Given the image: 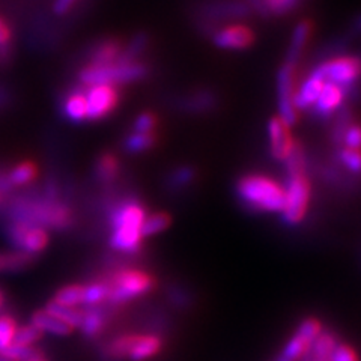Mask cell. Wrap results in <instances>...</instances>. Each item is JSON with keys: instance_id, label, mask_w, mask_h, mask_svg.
I'll use <instances>...</instances> for the list:
<instances>
[{"instance_id": "38", "label": "cell", "mask_w": 361, "mask_h": 361, "mask_svg": "<svg viewBox=\"0 0 361 361\" xmlns=\"http://www.w3.org/2000/svg\"><path fill=\"white\" fill-rule=\"evenodd\" d=\"M341 163L348 169L349 172L355 175H361V151H353L343 148L338 154Z\"/></svg>"}, {"instance_id": "27", "label": "cell", "mask_w": 361, "mask_h": 361, "mask_svg": "<svg viewBox=\"0 0 361 361\" xmlns=\"http://www.w3.org/2000/svg\"><path fill=\"white\" fill-rule=\"evenodd\" d=\"M119 173V161L116 160L115 155L104 154L98 160L97 164V176L103 183H111L113 179H116Z\"/></svg>"}, {"instance_id": "5", "label": "cell", "mask_w": 361, "mask_h": 361, "mask_svg": "<svg viewBox=\"0 0 361 361\" xmlns=\"http://www.w3.org/2000/svg\"><path fill=\"white\" fill-rule=\"evenodd\" d=\"M252 13L250 6L243 0H212L197 8L199 26H202L205 33L214 35L220 21L247 18Z\"/></svg>"}, {"instance_id": "23", "label": "cell", "mask_w": 361, "mask_h": 361, "mask_svg": "<svg viewBox=\"0 0 361 361\" xmlns=\"http://www.w3.org/2000/svg\"><path fill=\"white\" fill-rule=\"evenodd\" d=\"M80 326L87 337L98 336L106 326V313L103 310H98L97 307L85 310V318Z\"/></svg>"}, {"instance_id": "48", "label": "cell", "mask_w": 361, "mask_h": 361, "mask_svg": "<svg viewBox=\"0 0 361 361\" xmlns=\"http://www.w3.org/2000/svg\"><path fill=\"white\" fill-rule=\"evenodd\" d=\"M8 99H9V92L5 87L0 86V106H4Z\"/></svg>"}, {"instance_id": "3", "label": "cell", "mask_w": 361, "mask_h": 361, "mask_svg": "<svg viewBox=\"0 0 361 361\" xmlns=\"http://www.w3.org/2000/svg\"><path fill=\"white\" fill-rule=\"evenodd\" d=\"M149 75V66L143 62H113L109 65H86L78 74L80 86L95 85L118 86L123 83L140 82Z\"/></svg>"}, {"instance_id": "25", "label": "cell", "mask_w": 361, "mask_h": 361, "mask_svg": "<svg viewBox=\"0 0 361 361\" xmlns=\"http://www.w3.org/2000/svg\"><path fill=\"white\" fill-rule=\"evenodd\" d=\"M53 301L62 304V306H66V307H75L78 304H85V286L82 285L65 286L56 293Z\"/></svg>"}, {"instance_id": "33", "label": "cell", "mask_w": 361, "mask_h": 361, "mask_svg": "<svg viewBox=\"0 0 361 361\" xmlns=\"http://www.w3.org/2000/svg\"><path fill=\"white\" fill-rule=\"evenodd\" d=\"M110 286L109 283H92L85 286V304L97 307V304L109 300Z\"/></svg>"}, {"instance_id": "6", "label": "cell", "mask_w": 361, "mask_h": 361, "mask_svg": "<svg viewBox=\"0 0 361 361\" xmlns=\"http://www.w3.org/2000/svg\"><path fill=\"white\" fill-rule=\"evenodd\" d=\"M109 286V300L113 304H121L148 293L155 286V280L140 269H122L111 279Z\"/></svg>"}, {"instance_id": "17", "label": "cell", "mask_w": 361, "mask_h": 361, "mask_svg": "<svg viewBox=\"0 0 361 361\" xmlns=\"http://www.w3.org/2000/svg\"><path fill=\"white\" fill-rule=\"evenodd\" d=\"M161 348H163V341L160 336H155V334L137 336L128 354V358L133 361L149 360L160 353Z\"/></svg>"}, {"instance_id": "50", "label": "cell", "mask_w": 361, "mask_h": 361, "mask_svg": "<svg viewBox=\"0 0 361 361\" xmlns=\"http://www.w3.org/2000/svg\"><path fill=\"white\" fill-rule=\"evenodd\" d=\"M0 361H11V360H9V358H6L2 353H0Z\"/></svg>"}, {"instance_id": "21", "label": "cell", "mask_w": 361, "mask_h": 361, "mask_svg": "<svg viewBox=\"0 0 361 361\" xmlns=\"http://www.w3.org/2000/svg\"><path fill=\"white\" fill-rule=\"evenodd\" d=\"M149 45V35L146 32L135 33L133 39L123 47L118 62H135L145 53Z\"/></svg>"}, {"instance_id": "51", "label": "cell", "mask_w": 361, "mask_h": 361, "mask_svg": "<svg viewBox=\"0 0 361 361\" xmlns=\"http://www.w3.org/2000/svg\"><path fill=\"white\" fill-rule=\"evenodd\" d=\"M0 193H2V191H0Z\"/></svg>"}, {"instance_id": "37", "label": "cell", "mask_w": 361, "mask_h": 361, "mask_svg": "<svg viewBox=\"0 0 361 361\" xmlns=\"http://www.w3.org/2000/svg\"><path fill=\"white\" fill-rule=\"evenodd\" d=\"M195 179V171L191 167H180L176 169V171L171 175V179H169V185H171L173 190H183L188 187Z\"/></svg>"}, {"instance_id": "35", "label": "cell", "mask_w": 361, "mask_h": 361, "mask_svg": "<svg viewBox=\"0 0 361 361\" xmlns=\"http://www.w3.org/2000/svg\"><path fill=\"white\" fill-rule=\"evenodd\" d=\"M44 336V331L37 329L35 325H26L21 326L16 331L14 336V342L13 345H20V346H32L35 342H38L39 338Z\"/></svg>"}, {"instance_id": "44", "label": "cell", "mask_w": 361, "mask_h": 361, "mask_svg": "<svg viewBox=\"0 0 361 361\" xmlns=\"http://www.w3.org/2000/svg\"><path fill=\"white\" fill-rule=\"evenodd\" d=\"M245 4L250 6V9L253 11V13L262 16V17H268L269 16L265 0H247Z\"/></svg>"}, {"instance_id": "16", "label": "cell", "mask_w": 361, "mask_h": 361, "mask_svg": "<svg viewBox=\"0 0 361 361\" xmlns=\"http://www.w3.org/2000/svg\"><path fill=\"white\" fill-rule=\"evenodd\" d=\"M123 47L119 39L109 38L103 39L94 45V49L89 51V63L90 65H109L116 62L121 56Z\"/></svg>"}, {"instance_id": "8", "label": "cell", "mask_w": 361, "mask_h": 361, "mask_svg": "<svg viewBox=\"0 0 361 361\" xmlns=\"http://www.w3.org/2000/svg\"><path fill=\"white\" fill-rule=\"evenodd\" d=\"M295 71L297 66L283 62L277 73V98H279V118L290 128L295 126L298 111L293 106V94H295Z\"/></svg>"}, {"instance_id": "45", "label": "cell", "mask_w": 361, "mask_h": 361, "mask_svg": "<svg viewBox=\"0 0 361 361\" xmlns=\"http://www.w3.org/2000/svg\"><path fill=\"white\" fill-rule=\"evenodd\" d=\"M75 2H77V0H56L54 6H53L54 13L58 16H63L74 6Z\"/></svg>"}, {"instance_id": "4", "label": "cell", "mask_w": 361, "mask_h": 361, "mask_svg": "<svg viewBox=\"0 0 361 361\" xmlns=\"http://www.w3.org/2000/svg\"><path fill=\"white\" fill-rule=\"evenodd\" d=\"M312 71L322 77L325 83L341 86L349 95L361 78V58L360 56H337L334 59L319 62Z\"/></svg>"}, {"instance_id": "18", "label": "cell", "mask_w": 361, "mask_h": 361, "mask_svg": "<svg viewBox=\"0 0 361 361\" xmlns=\"http://www.w3.org/2000/svg\"><path fill=\"white\" fill-rule=\"evenodd\" d=\"M63 113L68 119L74 122H82L87 119V104L83 87L74 89L73 92L66 97L63 103Z\"/></svg>"}, {"instance_id": "29", "label": "cell", "mask_w": 361, "mask_h": 361, "mask_svg": "<svg viewBox=\"0 0 361 361\" xmlns=\"http://www.w3.org/2000/svg\"><path fill=\"white\" fill-rule=\"evenodd\" d=\"M171 216L166 212H157L152 214V216L146 217L142 226V233H143V238L145 236H152L160 233L163 231H166L169 226H171Z\"/></svg>"}, {"instance_id": "32", "label": "cell", "mask_w": 361, "mask_h": 361, "mask_svg": "<svg viewBox=\"0 0 361 361\" xmlns=\"http://www.w3.org/2000/svg\"><path fill=\"white\" fill-rule=\"evenodd\" d=\"M135 337L137 334H128V336H121L115 341L110 342V345L107 346V354L111 358H126L128 357L131 348L135 342Z\"/></svg>"}, {"instance_id": "26", "label": "cell", "mask_w": 361, "mask_h": 361, "mask_svg": "<svg viewBox=\"0 0 361 361\" xmlns=\"http://www.w3.org/2000/svg\"><path fill=\"white\" fill-rule=\"evenodd\" d=\"M49 243V235L44 229L41 228H29L26 236H25V241H23V252L30 253V255H35L39 253L41 250H44L45 245Z\"/></svg>"}, {"instance_id": "15", "label": "cell", "mask_w": 361, "mask_h": 361, "mask_svg": "<svg viewBox=\"0 0 361 361\" xmlns=\"http://www.w3.org/2000/svg\"><path fill=\"white\" fill-rule=\"evenodd\" d=\"M312 30H313V23L310 20H302L295 26V29H293V32H292L290 44H289L288 54L285 59L286 63H290L293 66L298 65L301 54H302L304 49H306L309 38L312 35Z\"/></svg>"}, {"instance_id": "9", "label": "cell", "mask_w": 361, "mask_h": 361, "mask_svg": "<svg viewBox=\"0 0 361 361\" xmlns=\"http://www.w3.org/2000/svg\"><path fill=\"white\" fill-rule=\"evenodd\" d=\"M322 333V324L316 318L304 319L289 338L277 361H298L309 353L312 343Z\"/></svg>"}, {"instance_id": "39", "label": "cell", "mask_w": 361, "mask_h": 361, "mask_svg": "<svg viewBox=\"0 0 361 361\" xmlns=\"http://www.w3.org/2000/svg\"><path fill=\"white\" fill-rule=\"evenodd\" d=\"M342 142L345 143L346 149L361 151V126L351 123V126L345 130L342 135Z\"/></svg>"}, {"instance_id": "46", "label": "cell", "mask_w": 361, "mask_h": 361, "mask_svg": "<svg viewBox=\"0 0 361 361\" xmlns=\"http://www.w3.org/2000/svg\"><path fill=\"white\" fill-rule=\"evenodd\" d=\"M13 59V45H4L0 47V68L6 66Z\"/></svg>"}, {"instance_id": "1", "label": "cell", "mask_w": 361, "mask_h": 361, "mask_svg": "<svg viewBox=\"0 0 361 361\" xmlns=\"http://www.w3.org/2000/svg\"><path fill=\"white\" fill-rule=\"evenodd\" d=\"M145 219V208L139 202H123L113 212V233L110 238V245L118 252L137 253L142 247V226Z\"/></svg>"}, {"instance_id": "40", "label": "cell", "mask_w": 361, "mask_h": 361, "mask_svg": "<svg viewBox=\"0 0 361 361\" xmlns=\"http://www.w3.org/2000/svg\"><path fill=\"white\" fill-rule=\"evenodd\" d=\"M157 118L152 113H142L134 121L133 133H155Z\"/></svg>"}, {"instance_id": "34", "label": "cell", "mask_w": 361, "mask_h": 361, "mask_svg": "<svg viewBox=\"0 0 361 361\" xmlns=\"http://www.w3.org/2000/svg\"><path fill=\"white\" fill-rule=\"evenodd\" d=\"M17 331V322L8 314L0 316V351L13 345Z\"/></svg>"}, {"instance_id": "14", "label": "cell", "mask_w": 361, "mask_h": 361, "mask_svg": "<svg viewBox=\"0 0 361 361\" xmlns=\"http://www.w3.org/2000/svg\"><path fill=\"white\" fill-rule=\"evenodd\" d=\"M324 85V78L312 71L306 80L302 82L300 89L293 94V106H295L297 111L310 110L316 103V99H318Z\"/></svg>"}, {"instance_id": "30", "label": "cell", "mask_w": 361, "mask_h": 361, "mask_svg": "<svg viewBox=\"0 0 361 361\" xmlns=\"http://www.w3.org/2000/svg\"><path fill=\"white\" fill-rule=\"evenodd\" d=\"M288 175H297V173H306V154L301 143H293L292 151L285 160Z\"/></svg>"}, {"instance_id": "49", "label": "cell", "mask_w": 361, "mask_h": 361, "mask_svg": "<svg viewBox=\"0 0 361 361\" xmlns=\"http://www.w3.org/2000/svg\"><path fill=\"white\" fill-rule=\"evenodd\" d=\"M4 302H5V297H4V293L0 292V309H2V306H4Z\"/></svg>"}, {"instance_id": "7", "label": "cell", "mask_w": 361, "mask_h": 361, "mask_svg": "<svg viewBox=\"0 0 361 361\" xmlns=\"http://www.w3.org/2000/svg\"><path fill=\"white\" fill-rule=\"evenodd\" d=\"M310 180L306 173L289 175L285 188V208L281 211L288 224H298L306 217L310 203Z\"/></svg>"}, {"instance_id": "43", "label": "cell", "mask_w": 361, "mask_h": 361, "mask_svg": "<svg viewBox=\"0 0 361 361\" xmlns=\"http://www.w3.org/2000/svg\"><path fill=\"white\" fill-rule=\"evenodd\" d=\"M11 41H13V30H11L8 23L0 17V47L11 45Z\"/></svg>"}, {"instance_id": "24", "label": "cell", "mask_w": 361, "mask_h": 361, "mask_svg": "<svg viewBox=\"0 0 361 361\" xmlns=\"http://www.w3.org/2000/svg\"><path fill=\"white\" fill-rule=\"evenodd\" d=\"M157 142L155 133H131L126 139V149L130 154H140L151 149Z\"/></svg>"}, {"instance_id": "10", "label": "cell", "mask_w": 361, "mask_h": 361, "mask_svg": "<svg viewBox=\"0 0 361 361\" xmlns=\"http://www.w3.org/2000/svg\"><path fill=\"white\" fill-rule=\"evenodd\" d=\"M85 95L89 121L104 119L119 104V92L116 86L111 85L89 86Z\"/></svg>"}, {"instance_id": "28", "label": "cell", "mask_w": 361, "mask_h": 361, "mask_svg": "<svg viewBox=\"0 0 361 361\" xmlns=\"http://www.w3.org/2000/svg\"><path fill=\"white\" fill-rule=\"evenodd\" d=\"M35 256L26 252L0 255V271H17L33 262Z\"/></svg>"}, {"instance_id": "42", "label": "cell", "mask_w": 361, "mask_h": 361, "mask_svg": "<svg viewBox=\"0 0 361 361\" xmlns=\"http://www.w3.org/2000/svg\"><path fill=\"white\" fill-rule=\"evenodd\" d=\"M29 228H30V224L26 223V221H23V220H18L13 226H11V229H9L11 240H13V243L18 248L23 247V241H25V236H26Z\"/></svg>"}, {"instance_id": "12", "label": "cell", "mask_w": 361, "mask_h": 361, "mask_svg": "<svg viewBox=\"0 0 361 361\" xmlns=\"http://www.w3.org/2000/svg\"><path fill=\"white\" fill-rule=\"evenodd\" d=\"M268 139L271 155H273L276 160L285 161L295 142H293L289 133V127L280 118H271L268 121Z\"/></svg>"}, {"instance_id": "11", "label": "cell", "mask_w": 361, "mask_h": 361, "mask_svg": "<svg viewBox=\"0 0 361 361\" xmlns=\"http://www.w3.org/2000/svg\"><path fill=\"white\" fill-rule=\"evenodd\" d=\"M214 44L224 50H244L255 41V33L243 25L224 26L214 33Z\"/></svg>"}, {"instance_id": "47", "label": "cell", "mask_w": 361, "mask_h": 361, "mask_svg": "<svg viewBox=\"0 0 361 361\" xmlns=\"http://www.w3.org/2000/svg\"><path fill=\"white\" fill-rule=\"evenodd\" d=\"M354 35H361V14H358L353 23Z\"/></svg>"}, {"instance_id": "20", "label": "cell", "mask_w": 361, "mask_h": 361, "mask_svg": "<svg viewBox=\"0 0 361 361\" xmlns=\"http://www.w3.org/2000/svg\"><path fill=\"white\" fill-rule=\"evenodd\" d=\"M32 325H35L41 331H49L58 336H66L73 331L71 325L54 318L49 312H37L32 318Z\"/></svg>"}, {"instance_id": "36", "label": "cell", "mask_w": 361, "mask_h": 361, "mask_svg": "<svg viewBox=\"0 0 361 361\" xmlns=\"http://www.w3.org/2000/svg\"><path fill=\"white\" fill-rule=\"evenodd\" d=\"M269 16H285L295 11L302 0H265Z\"/></svg>"}, {"instance_id": "19", "label": "cell", "mask_w": 361, "mask_h": 361, "mask_svg": "<svg viewBox=\"0 0 361 361\" xmlns=\"http://www.w3.org/2000/svg\"><path fill=\"white\" fill-rule=\"evenodd\" d=\"M217 106V97L211 90H197V92L185 97L180 107L191 113H205Z\"/></svg>"}, {"instance_id": "22", "label": "cell", "mask_w": 361, "mask_h": 361, "mask_svg": "<svg viewBox=\"0 0 361 361\" xmlns=\"http://www.w3.org/2000/svg\"><path fill=\"white\" fill-rule=\"evenodd\" d=\"M45 312H49L50 314L54 316V318L63 321L65 324L71 325L73 329L74 326H80L83 322V318H85L83 310H78L75 307H66V306H62V304H58L54 301L49 302L47 310Z\"/></svg>"}, {"instance_id": "31", "label": "cell", "mask_w": 361, "mask_h": 361, "mask_svg": "<svg viewBox=\"0 0 361 361\" xmlns=\"http://www.w3.org/2000/svg\"><path fill=\"white\" fill-rule=\"evenodd\" d=\"M38 171H37V166L33 163H21L18 164L11 175L8 176V184L9 185H23V184H27L30 180L37 176Z\"/></svg>"}, {"instance_id": "41", "label": "cell", "mask_w": 361, "mask_h": 361, "mask_svg": "<svg viewBox=\"0 0 361 361\" xmlns=\"http://www.w3.org/2000/svg\"><path fill=\"white\" fill-rule=\"evenodd\" d=\"M330 361H360V360H358L357 353L351 346L338 342L336 345V348L333 349V353L330 355Z\"/></svg>"}, {"instance_id": "13", "label": "cell", "mask_w": 361, "mask_h": 361, "mask_svg": "<svg viewBox=\"0 0 361 361\" xmlns=\"http://www.w3.org/2000/svg\"><path fill=\"white\" fill-rule=\"evenodd\" d=\"M346 95H348L346 90L342 89L341 86L333 85V83H325L318 99H316V103L313 104L314 116H318L321 119L330 118L338 109H341Z\"/></svg>"}, {"instance_id": "2", "label": "cell", "mask_w": 361, "mask_h": 361, "mask_svg": "<svg viewBox=\"0 0 361 361\" xmlns=\"http://www.w3.org/2000/svg\"><path fill=\"white\" fill-rule=\"evenodd\" d=\"M244 205L255 211L281 212L285 208V188L274 179L264 175H247L236 185Z\"/></svg>"}]
</instances>
